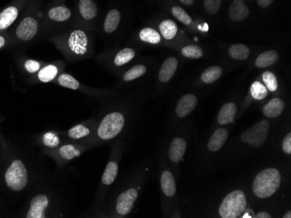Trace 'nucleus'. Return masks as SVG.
I'll return each mask as SVG.
<instances>
[{
    "mask_svg": "<svg viewBox=\"0 0 291 218\" xmlns=\"http://www.w3.org/2000/svg\"><path fill=\"white\" fill-rule=\"evenodd\" d=\"M178 67V60L175 58H169L165 60L159 72V80L161 83H168L175 75Z\"/></svg>",
    "mask_w": 291,
    "mask_h": 218,
    "instance_id": "obj_13",
    "label": "nucleus"
},
{
    "mask_svg": "<svg viewBox=\"0 0 291 218\" xmlns=\"http://www.w3.org/2000/svg\"><path fill=\"white\" fill-rule=\"evenodd\" d=\"M257 218H271V216L267 213V212H262L260 213H258L257 216H256Z\"/></svg>",
    "mask_w": 291,
    "mask_h": 218,
    "instance_id": "obj_43",
    "label": "nucleus"
},
{
    "mask_svg": "<svg viewBox=\"0 0 291 218\" xmlns=\"http://www.w3.org/2000/svg\"><path fill=\"white\" fill-rule=\"evenodd\" d=\"M237 106L235 103H227L220 109L217 116L218 123L222 125L233 123L235 117L237 116Z\"/></svg>",
    "mask_w": 291,
    "mask_h": 218,
    "instance_id": "obj_14",
    "label": "nucleus"
},
{
    "mask_svg": "<svg viewBox=\"0 0 291 218\" xmlns=\"http://www.w3.org/2000/svg\"><path fill=\"white\" fill-rule=\"evenodd\" d=\"M147 72V68L143 65H138L131 68L129 71H127L123 76V79L125 81H133L134 79L141 78V76L144 75Z\"/></svg>",
    "mask_w": 291,
    "mask_h": 218,
    "instance_id": "obj_31",
    "label": "nucleus"
},
{
    "mask_svg": "<svg viewBox=\"0 0 291 218\" xmlns=\"http://www.w3.org/2000/svg\"><path fill=\"white\" fill-rule=\"evenodd\" d=\"M250 91H251L252 97L257 100H262L267 97V88L260 82L254 83L250 88Z\"/></svg>",
    "mask_w": 291,
    "mask_h": 218,
    "instance_id": "obj_35",
    "label": "nucleus"
},
{
    "mask_svg": "<svg viewBox=\"0 0 291 218\" xmlns=\"http://www.w3.org/2000/svg\"><path fill=\"white\" fill-rule=\"evenodd\" d=\"M38 29V22L35 18L31 17H24L17 25L16 35L20 40L29 41L36 36Z\"/></svg>",
    "mask_w": 291,
    "mask_h": 218,
    "instance_id": "obj_8",
    "label": "nucleus"
},
{
    "mask_svg": "<svg viewBox=\"0 0 291 218\" xmlns=\"http://www.w3.org/2000/svg\"><path fill=\"white\" fill-rule=\"evenodd\" d=\"M49 199L45 195H38L32 198L26 214L27 218H45V211L48 207Z\"/></svg>",
    "mask_w": 291,
    "mask_h": 218,
    "instance_id": "obj_9",
    "label": "nucleus"
},
{
    "mask_svg": "<svg viewBox=\"0 0 291 218\" xmlns=\"http://www.w3.org/2000/svg\"><path fill=\"white\" fill-rule=\"evenodd\" d=\"M281 173L275 168H268L257 175L253 184V191L257 198H268L274 195L281 185Z\"/></svg>",
    "mask_w": 291,
    "mask_h": 218,
    "instance_id": "obj_1",
    "label": "nucleus"
},
{
    "mask_svg": "<svg viewBox=\"0 0 291 218\" xmlns=\"http://www.w3.org/2000/svg\"><path fill=\"white\" fill-rule=\"evenodd\" d=\"M4 44H5V38L2 37V36H0V49L3 47Z\"/></svg>",
    "mask_w": 291,
    "mask_h": 218,
    "instance_id": "obj_45",
    "label": "nucleus"
},
{
    "mask_svg": "<svg viewBox=\"0 0 291 218\" xmlns=\"http://www.w3.org/2000/svg\"><path fill=\"white\" fill-rule=\"evenodd\" d=\"M230 57L236 60H244L250 56V48L243 44H233L229 50Z\"/></svg>",
    "mask_w": 291,
    "mask_h": 218,
    "instance_id": "obj_24",
    "label": "nucleus"
},
{
    "mask_svg": "<svg viewBox=\"0 0 291 218\" xmlns=\"http://www.w3.org/2000/svg\"><path fill=\"white\" fill-rule=\"evenodd\" d=\"M264 84L266 86V88L271 91V92H276L278 88V82L277 77L275 76L274 73L271 72H264L263 75Z\"/></svg>",
    "mask_w": 291,
    "mask_h": 218,
    "instance_id": "obj_37",
    "label": "nucleus"
},
{
    "mask_svg": "<svg viewBox=\"0 0 291 218\" xmlns=\"http://www.w3.org/2000/svg\"><path fill=\"white\" fill-rule=\"evenodd\" d=\"M90 133L91 131H90L89 128H87L83 124H78L68 130V136L72 139H80V138L88 136Z\"/></svg>",
    "mask_w": 291,
    "mask_h": 218,
    "instance_id": "obj_33",
    "label": "nucleus"
},
{
    "mask_svg": "<svg viewBox=\"0 0 291 218\" xmlns=\"http://www.w3.org/2000/svg\"><path fill=\"white\" fill-rule=\"evenodd\" d=\"M172 14L175 16L180 22H182V24L189 25V24L192 23V18L189 16V13H187L184 9H182V7L174 6L172 8Z\"/></svg>",
    "mask_w": 291,
    "mask_h": 218,
    "instance_id": "obj_36",
    "label": "nucleus"
},
{
    "mask_svg": "<svg viewBox=\"0 0 291 218\" xmlns=\"http://www.w3.org/2000/svg\"><path fill=\"white\" fill-rule=\"evenodd\" d=\"M119 167L116 162H110L106 165V170L104 171L102 176L103 184L105 185H111L113 182L116 179L117 175H118Z\"/></svg>",
    "mask_w": 291,
    "mask_h": 218,
    "instance_id": "obj_25",
    "label": "nucleus"
},
{
    "mask_svg": "<svg viewBox=\"0 0 291 218\" xmlns=\"http://www.w3.org/2000/svg\"><path fill=\"white\" fill-rule=\"evenodd\" d=\"M223 74V70L219 66H211L207 69L205 72L202 73V82L205 83L207 85L213 84L216 82V80L221 78Z\"/></svg>",
    "mask_w": 291,
    "mask_h": 218,
    "instance_id": "obj_26",
    "label": "nucleus"
},
{
    "mask_svg": "<svg viewBox=\"0 0 291 218\" xmlns=\"http://www.w3.org/2000/svg\"><path fill=\"white\" fill-rule=\"evenodd\" d=\"M134 56H135V52L133 49H131V48L122 49L115 56L114 64L117 66H122V65L127 64L128 62H130L134 58Z\"/></svg>",
    "mask_w": 291,
    "mask_h": 218,
    "instance_id": "obj_29",
    "label": "nucleus"
},
{
    "mask_svg": "<svg viewBox=\"0 0 291 218\" xmlns=\"http://www.w3.org/2000/svg\"><path fill=\"white\" fill-rule=\"evenodd\" d=\"M270 130V123L267 120H262L254 126L245 130L242 135V141L251 146L261 147L267 139Z\"/></svg>",
    "mask_w": 291,
    "mask_h": 218,
    "instance_id": "obj_5",
    "label": "nucleus"
},
{
    "mask_svg": "<svg viewBox=\"0 0 291 218\" xmlns=\"http://www.w3.org/2000/svg\"><path fill=\"white\" fill-rule=\"evenodd\" d=\"M59 155L65 160H72L73 158L80 156V150L72 144H65L60 147Z\"/></svg>",
    "mask_w": 291,
    "mask_h": 218,
    "instance_id": "obj_30",
    "label": "nucleus"
},
{
    "mask_svg": "<svg viewBox=\"0 0 291 218\" xmlns=\"http://www.w3.org/2000/svg\"><path fill=\"white\" fill-rule=\"evenodd\" d=\"M181 3H183V4H185V5H192L194 2H195V0H179Z\"/></svg>",
    "mask_w": 291,
    "mask_h": 218,
    "instance_id": "obj_44",
    "label": "nucleus"
},
{
    "mask_svg": "<svg viewBox=\"0 0 291 218\" xmlns=\"http://www.w3.org/2000/svg\"><path fill=\"white\" fill-rule=\"evenodd\" d=\"M48 16L51 20L64 22V21L68 20L72 16V12L67 7L56 6L51 8V10H49Z\"/></svg>",
    "mask_w": 291,
    "mask_h": 218,
    "instance_id": "obj_23",
    "label": "nucleus"
},
{
    "mask_svg": "<svg viewBox=\"0 0 291 218\" xmlns=\"http://www.w3.org/2000/svg\"><path fill=\"white\" fill-rule=\"evenodd\" d=\"M196 106L197 98L193 94H186L179 100L175 111L179 117H185L192 112Z\"/></svg>",
    "mask_w": 291,
    "mask_h": 218,
    "instance_id": "obj_10",
    "label": "nucleus"
},
{
    "mask_svg": "<svg viewBox=\"0 0 291 218\" xmlns=\"http://www.w3.org/2000/svg\"><path fill=\"white\" fill-rule=\"evenodd\" d=\"M140 38L148 44H156L161 40V35L152 28H144L140 31Z\"/></svg>",
    "mask_w": 291,
    "mask_h": 218,
    "instance_id": "obj_28",
    "label": "nucleus"
},
{
    "mask_svg": "<svg viewBox=\"0 0 291 218\" xmlns=\"http://www.w3.org/2000/svg\"><path fill=\"white\" fill-rule=\"evenodd\" d=\"M79 10L80 15L86 20H92L98 13V8L93 0H80Z\"/></svg>",
    "mask_w": 291,
    "mask_h": 218,
    "instance_id": "obj_17",
    "label": "nucleus"
},
{
    "mask_svg": "<svg viewBox=\"0 0 291 218\" xmlns=\"http://www.w3.org/2000/svg\"><path fill=\"white\" fill-rule=\"evenodd\" d=\"M58 69L56 65H49L38 72V78L41 82L48 83L52 81L58 75Z\"/></svg>",
    "mask_w": 291,
    "mask_h": 218,
    "instance_id": "obj_27",
    "label": "nucleus"
},
{
    "mask_svg": "<svg viewBox=\"0 0 291 218\" xmlns=\"http://www.w3.org/2000/svg\"><path fill=\"white\" fill-rule=\"evenodd\" d=\"M18 10L15 6H9L0 13V30H5L17 19Z\"/></svg>",
    "mask_w": 291,
    "mask_h": 218,
    "instance_id": "obj_19",
    "label": "nucleus"
},
{
    "mask_svg": "<svg viewBox=\"0 0 291 218\" xmlns=\"http://www.w3.org/2000/svg\"><path fill=\"white\" fill-rule=\"evenodd\" d=\"M43 143L46 147L55 148V147H58L59 145L60 140L55 133L46 132L43 136Z\"/></svg>",
    "mask_w": 291,
    "mask_h": 218,
    "instance_id": "obj_38",
    "label": "nucleus"
},
{
    "mask_svg": "<svg viewBox=\"0 0 291 218\" xmlns=\"http://www.w3.org/2000/svg\"><path fill=\"white\" fill-rule=\"evenodd\" d=\"M160 31L165 39L172 40L177 34L178 27H177V24H175V21L167 19L161 22L160 24Z\"/></svg>",
    "mask_w": 291,
    "mask_h": 218,
    "instance_id": "obj_22",
    "label": "nucleus"
},
{
    "mask_svg": "<svg viewBox=\"0 0 291 218\" xmlns=\"http://www.w3.org/2000/svg\"><path fill=\"white\" fill-rule=\"evenodd\" d=\"M88 37L81 30H75L68 35L66 39V47L72 54L83 56L86 53L88 48Z\"/></svg>",
    "mask_w": 291,
    "mask_h": 218,
    "instance_id": "obj_6",
    "label": "nucleus"
},
{
    "mask_svg": "<svg viewBox=\"0 0 291 218\" xmlns=\"http://www.w3.org/2000/svg\"><path fill=\"white\" fill-rule=\"evenodd\" d=\"M283 150L286 154L291 153V134L289 133L283 142Z\"/></svg>",
    "mask_w": 291,
    "mask_h": 218,
    "instance_id": "obj_41",
    "label": "nucleus"
},
{
    "mask_svg": "<svg viewBox=\"0 0 291 218\" xmlns=\"http://www.w3.org/2000/svg\"><path fill=\"white\" fill-rule=\"evenodd\" d=\"M125 117L120 112H112L106 115L99 123L98 136L102 140H110L118 136L123 129Z\"/></svg>",
    "mask_w": 291,
    "mask_h": 218,
    "instance_id": "obj_3",
    "label": "nucleus"
},
{
    "mask_svg": "<svg viewBox=\"0 0 291 218\" xmlns=\"http://www.w3.org/2000/svg\"><path fill=\"white\" fill-rule=\"evenodd\" d=\"M222 3L223 0H204V7L209 14L214 15L219 11Z\"/></svg>",
    "mask_w": 291,
    "mask_h": 218,
    "instance_id": "obj_39",
    "label": "nucleus"
},
{
    "mask_svg": "<svg viewBox=\"0 0 291 218\" xmlns=\"http://www.w3.org/2000/svg\"><path fill=\"white\" fill-rule=\"evenodd\" d=\"M257 3L262 8H266L273 3L274 0H257Z\"/></svg>",
    "mask_w": 291,
    "mask_h": 218,
    "instance_id": "obj_42",
    "label": "nucleus"
},
{
    "mask_svg": "<svg viewBox=\"0 0 291 218\" xmlns=\"http://www.w3.org/2000/svg\"><path fill=\"white\" fill-rule=\"evenodd\" d=\"M161 189L167 197H173L176 192L175 177L171 172L165 171L162 172L161 178Z\"/></svg>",
    "mask_w": 291,
    "mask_h": 218,
    "instance_id": "obj_18",
    "label": "nucleus"
},
{
    "mask_svg": "<svg viewBox=\"0 0 291 218\" xmlns=\"http://www.w3.org/2000/svg\"><path fill=\"white\" fill-rule=\"evenodd\" d=\"M278 58H279V55L277 51L273 50L264 51L258 56V58L256 60V65L258 68H266L274 65L275 63H277Z\"/></svg>",
    "mask_w": 291,
    "mask_h": 218,
    "instance_id": "obj_20",
    "label": "nucleus"
},
{
    "mask_svg": "<svg viewBox=\"0 0 291 218\" xmlns=\"http://www.w3.org/2000/svg\"><path fill=\"white\" fill-rule=\"evenodd\" d=\"M5 184L10 190L20 191L27 185L28 175L26 168L20 160H14L8 168L5 176Z\"/></svg>",
    "mask_w": 291,
    "mask_h": 218,
    "instance_id": "obj_4",
    "label": "nucleus"
},
{
    "mask_svg": "<svg viewBox=\"0 0 291 218\" xmlns=\"http://www.w3.org/2000/svg\"><path fill=\"white\" fill-rule=\"evenodd\" d=\"M58 83L59 84V86H61L62 87H65V88L71 89V90H78L79 88V81L73 78L72 76L69 75V74H61L58 78Z\"/></svg>",
    "mask_w": 291,
    "mask_h": 218,
    "instance_id": "obj_32",
    "label": "nucleus"
},
{
    "mask_svg": "<svg viewBox=\"0 0 291 218\" xmlns=\"http://www.w3.org/2000/svg\"><path fill=\"white\" fill-rule=\"evenodd\" d=\"M182 53L186 58L198 59L203 56V51L202 48L197 45H187L182 49Z\"/></svg>",
    "mask_w": 291,
    "mask_h": 218,
    "instance_id": "obj_34",
    "label": "nucleus"
},
{
    "mask_svg": "<svg viewBox=\"0 0 291 218\" xmlns=\"http://www.w3.org/2000/svg\"><path fill=\"white\" fill-rule=\"evenodd\" d=\"M137 198L138 191L135 189L124 191L117 198L116 212L121 216L128 215L134 208Z\"/></svg>",
    "mask_w": 291,
    "mask_h": 218,
    "instance_id": "obj_7",
    "label": "nucleus"
},
{
    "mask_svg": "<svg viewBox=\"0 0 291 218\" xmlns=\"http://www.w3.org/2000/svg\"><path fill=\"white\" fill-rule=\"evenodd\" d=\"M187 149V143L184 139L176 137L172 141L169 150H168V155L169 158L172 162L174 163H178L182 160Z\"/></svg>",
    "mask_w": 291,
    "mask_h": 218,
    "instance_id": "obj_12",
    "label": "nucleus"
},
{
    "mask_svg": "<svg viewBox=\"0 0 291 218\" xmlns=\"http://www.w3.org/2000/svg\"><path fill=\"white\" fill-rule=\"evenodd\" d=\"M120 22V13L116 9L110 10L106 15L105 23H104V30L106 33H112L116 31Z\"/></svg>",
    "mask_w": 291,
    "mask_h": 218,
    "instance_id": "obj_21",
    "label": "nucleus"
},
{
    "mask_svg": "<svg viewBox=\"0 0 291 218\" xmlns=\"http://www.w3.org/2000/svg\"><path fill=\"white\" fill-rule=\"evenodd\" d=\"M247 198L240 190L232 191L223 199L220 206L219 214L223 218H239L246 210Z\"/></svg>",
    "mask_w": 291,
    "mask_h": 218,
    "instance_id": "obj_2",
    "label": "nucleus"
},
{
    "mask_svg": "<svg viewBox=\"0 0 291 218\" xmlns=\"http://www.w3.org/2000/svg\"><path fill=\"white\" fill-rule=\"evenodd\" d=\"M228 138V131L224 128H220L218 130H216L213 134L212 136L209 139L208 143V148L210 151L216 152L222 149L224 143L226 142Z\"/></svg>",
    "mask_w": 291,
    "mask_h": 218,
    "instance_id": "obj_15",
    "label": "nucleus"
},
{
    "mask_svg": "<svg viewBox=\"0 0 291 218\" xmlns=\"http://www.w3.org/2000/svg\"><path fill=\"white\" fill-rule=\"evenodd\" d=\"M244 1L245 0H233V3H231L229 9V16L231 20L240 22L250 15V9Z\"/></svg>",
    "mask_w": 291,
    "mask_h": 218,
    "instance_id": "obj_11",
    "label": "nucleus"
},
{
    "mask_svg": "<svg viewBox=\"0 0 291 218\" xmlns=\"http://www.w3.org/2000/svg\"><path fill=\"white\" fill-rule=\"evenodd\" d=\"M24 68L30 73H35L40 70V64L35 60H27L24 64Z\"/></svg>",
    "mask_w": 291,
    "mask_h": 218,
    "instance_id": "obj_40",
    "label": "nucleus"
},
{
    "mask_svg": "<svg viewBox=\"0 0 291 218\" xmlns=\"http://www.w3.org/2000/svg\"><path fill=\"white\" fill-rule=\"evenodd\" d=\"M285 102L280 99H273L264 106V114L270 118H276L280 116L285 109Z\"/></svg>",
    "mask_w": 291,
    "mask_h": 218,
    "instance_id": "obj_16",
    "label": "nucleus"
},
{
    "mask_svg": "<svg viewBox=\"0 0 291 218\" xmlns=\"http://www.w3.org/2000/svg\"><path fill=\"white\" fill-rule=\"evenodd\" d=\"M285 218H291V212H289L284 217Z\"/></svg>",
    "mask_w": 291,
    "mask_h": 218,
    "instance_id": "obj_46",
    "label": "nucleus"
}]
</instances>
